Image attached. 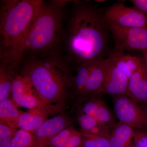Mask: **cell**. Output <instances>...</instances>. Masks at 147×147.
Here are the masks:
<instances>
[{
  "mask_svg": "<svg viewBox=\"0 0 147 147\" xmlns=\"http://www.w3.org/2000/svg\"><path fill=\"white\" fill-rule=\"evenodd\" d=\"M110 34L104 11L96 6L76 2L65 37V60L72 69L102 60L109 55Z\"/></svg>",
  "mask_w": 147,
  "mask_h": 147,
  "instance_id": "cell-1",
  "label": "cell"
},
{
  "mask_svg": "<svg viewBox=\"0 0 147 147\" xmlns=\"http://www.w3.org/2000/svg\"><path fill=\"white\" fill-rule=\"evenodd\" d=\"M43 2L39 0L2 2L0 17L1 60L15 70L24 56V43Z\"/></svg>",
  "mask_w": 147,
  "mask_h": 147,
  "instance_id": "cell-2",
  "label": "cell"
},
{
  "mask_svg": "<svg viewBox=\"0 0 147 147\" xmlns=\"http://www.w3.org/2000/svg\"><path fill=\"white\" fill-rule=\"evenodd\" d=\"M72 69L65 59L55 55L31 59L22 75L29 79L43 102L55 108L65 100L71 90Z\"/></svg>",
  "mask_w": 147,
  "mask_h": 147,
  "instance_id": "cell-3",
  "label": "cell"
},
{
  "mask_svg": "<svg viewBox=\"0 0 147 147\" xmlns=\"http://www.w3.org/2000/svg\"><path fill=\"white\" fill-rule=\"evenodd\" d=\"M64 2L51 5L42 3L24 43V55L32 54V58L57 55L56 50L62 38V13Z\"/></svg>",
  "mask_w": 147,
  "mask_h": 147,
  "instance_id": "cell-4",
  "label": "cell"
},
{
  "mask_svg": "<svg viewBox=\"0 0 147 147\" xmlns=\"http://www.w3.org/2000/svg\"><path fill=\"white\" fill-rule=\"evenodd\" d=\"M142 58L115 49L102 61L105 74L99 94L113 97L125 94L129 79L139 67Z\"/></svg>",
  "mask_w": 147,
  "mask_h": 147,
  "instance_id": "cell-5",
  "label": "cell"
},
{
  "mask_svg": "<svg viewBox=\"0 0 147 147\" xmlns=\"http://www.w3.org/2000/svg\"><path fill=\"white\" fill-rule=\"evenodd\" d=\"M108 25L115 49L127 53L147 51V27L123 28Z\"/></svg>",
  "mask_w": 147,
  "mask_h": 147,
  "instance_id": "cell-6",
  "label": "cell"
},
{
  "mask_svg": "<svg viewBox=\"0 0 147 147\" xmlns=\"http://www.w3.org/2000/svg\"><path fill=\"white\" fill-rule=\"evenodd\" d=\"M113 103L119 122L134 129H147V115L142 105L126 94L115 96Z\"/></svg>",
  "mask_w": 147,
  "mask_h": 147,
  "instance_id": "cell-7",
  "label": "cell"
},
{
  "mask_svg": "<svg viewBox=\"0 0 147 147\" xmlns=\"http://www.w3.org/2000/svg\"><path fill=\"white\" fill-rule=\"evenodd\" d=\"M108 24L123 28L147 27V15L138 9L123 3H115L104 11Z\"/></svg>",
  "mask_w": 147,
  "mask_h": 147,
  "instance_id": "cell-8",
  "label": "cell"
},
{
  "mask_svg": "<svg viewBox=\"0 0 147 147\" xmlns=\"http://www.w3.org/2000/svg\"><path fill=\"white\" fill-rule=\"evenodd\" d=\"M11 95L16 105L30 110L40 109L48 113L55 108L41 100L29 79L22 75L16 74L12 83Z\"/></svg>",
  "mask_w": 147,
  "mask_h": 147,
  "instance_id": "cell-9",
  "label": "cell"
},
{
  "mask_svg": "<svg viewBox=\"0 0 147 147\" xmlns=\"http://www.w3.org/2000/svg\"><path fill=\"white\" fill-rule=\"evenodd\" d=\"M70 121L63 115L55 116L47 119L34 131L36 147H47V144L51 138L70 125Z\"/></svg>",
  "mask_w": 147,
  "mask_h": 147,
  "instance_id": "cell-10",
  "label": "cell"
},
{
  "mask_svg": "<svg viewBox=\"0 0 147 147\" xmlns=\"http://www.w3.org/2000/svg\"><path fill=\"white\" fill-rule=\"evenodd\" d=\"M125 94L142 105L147 102V71L144 59L129 79Z\"/></svg>",
  "mask_w": 147,
  "mask_h": 147,
  "instance_id": "cell-11",
  "label": "cell"
},
{
  "mask_svg": "<svg viewBox=\"0 0 147 147\" xmlns=\"http://www.w3.org/2000/svg\"><path fill=\"white\" fill-rule=\"evenodd\" d=\"M102 61L96 63L92 67L82 97L78 100V103L88 98L99 94L105 79Z\"/></svg>",
  "mask_w": 147,
  "mask_h": 147,
  "instance_id": "cell-12",
  "label": "cell"
},
{
  "mask_svg": "<svg viewBox=\"0 0 147 147\" xmlns=\"http://www.w3.org/2000/svg\"><path fill=\"white\" fill-rule=\"evenodd\" d=\"M135 129L125 124L117 123L109 135L110 147H134Z\"/></svg>",
  "mask_w": 147,
  "mask_h": 147,
  "instance_id": "cell-13",
  "label": "cell"
},
{
  "mask_svg": "<svg viewBox=\"0 0 147 147\" xmlns=\"http://www.w3.org/2000/svg\"><path fill=\"white\" fill-rule=\"evenodd\" d=\"M96 62H97L83 64L74 69L75 74L71 77V89L78 97V100L82 96L92 67Z\"/></svg>",
  "mask_w": 147,
  "mask_h": 147,
  "instance_id": "cell-14",
  "label": "cell"
},
{
  "mask_svg": "<svg viewBox=\"0 0 147 147\" xmlns=\"http://www.w3.org/2000/svg\"><path fill=\"white\" fill-rule=\"evenodd\" d=\"M13 101L9 99L0 101V123L17 130L18 120L20 114Z\"/></svg>",
  "mask_w": 147,
  "mask_h": 147,
  "instance_id": "cell-15",
  "label": "cell"
},
{
  "mask_svg": "<svg viewBox=\"0 0 147 147\" xmlns=\"http://www.w3.org/2000/svg\"><path fill=\"white\" fill-rule=\"evenodd\" d=\"M78 120L80 131L98 135H110L111 130L102 125L93 116L80 112Z\"/></svg>",
  "mask_w": 147,
  "mask_h": 147,
  "instance_id": "cell-16",
  "label": "cell"
},
{
  "mask_svg": "<svg viewBox=\"0 0 147 147\" xmlns=\"http://www.w3.org/2000/svg\"><path fill=\"white\" fill-rule=\"evenodd\" d=\"M7 65L1 63L0 67V101L8 99L16 74Z\"/></svg>",
  "mask_w": 147,
  "mask_h": 147,
  "instance_id": "cell-17",
  "label": "cell"
},
{
  "mask_svg": "<svg viewBox=\"0 0 147 147\" xmlns=\"http://www.w3.org/2000/svg\"><path fill=\"white\" fill-rule=\"evenodd\" d=\"M47 115L21 113L18 117V128L28 132H34L47 120Z\"/></svg>",
  "mask_w": 147,
  "mask_h": 147,
  "instance_id": "cell-18",
  "label": "cell"
},
{
  "mask_svg": "<svg viewBox=\"0 0 147 147\" xmlns=\"http://www.w3.org/2000/svg\"><path fill=\"white\" fill-rule=\"evenodd\" d=\"M95 117L102 125L111 130L117 123L112 112L101 97Z\"/></svg>",
  "mask_w": 147,
  "mask_h": 147,
  "instance_id": "cell-19",
  "label": "cell"
},
{
  "mask_svg": "<svg viewBox=\"0 0 147 147\" xmlns=\"http://www.w3.org/2000/svg\"><path fill=\"white\" fill-rule=\"evenodd\" d=\"M9 147H36L33 134L17 129L13 134Z\"/></svg>",
  "mask_w": 147,
  "mask_h": 147,
  "instance_id": "cell-20",
  "label": "cell"
},
{
  "mask_svg": "<svg viewBox=\"0 0 147 147\" xmlns=\"http://www.w3.org/2000/svg\"><path fill=\"white\" fill-rule=\"evenodd\" d=\"M80 132L83 138V147H110V135H98Z\"/></svg>",
  "mask_w": 147,
  "mask_h": 147,
  "instance_id": "cell-21",
  "label": "cell"
},
{
  "mask_svg": "<svg viewBox=\"0 0 147 147\" xmlns=\"http://www.w3.org/2000/svg\"><path fill=\"white\" fill-rule=\"evenodd\" d=\"M77 131L72 126L64 129L48 141L47 147H56L63 144Z\"/></svg>",
  "mask_w": 147,
  "mask_h": 147,
  "instance_id": "cell-22",
  "label": "cell"
},
{
  "mask_svg": "<svg viewBox=\"0 0 147 147\" xmlns=\"http://www.w3.org/2000/svg\"><path fill=\"white\" fill-rule=\"evenodd\" d=\"M16 130L0 123V147H9L11 139Z\"/></svg>",
  "mask_w": 147,
  "mask_h": 147,
  "instance_id": "cell-23",
  "label": "cell"
},
{
  "mask_svg": "<svg viewBox=\"0 0 147 147\" xmlns=\"http://www.w3.org/2000/svg\"><path fill=\"white\" fill-rule=\"evenodd\" d=\"M134 147H147V129H135Z\"/></svg>",
  "mask_w": 147,
  "mask_h": 147,
  "instance_id": "cell-24",
  "label": "cell"
},
{
  "mask_svg": "<svg viewBox=\"0 0 147 147\" xmlns=\"http://www.w3.org/2000/svg\"><path fill=\"white\" fill-rule=\"evenodd\" d=\"M56 147H83V138L81 132L77 130L65 143Z\"/></svg>",
  "mask_w": 147,
  "mask_h": 147,
  "instance_id": "cell-25",
  "label": "cell"
},
{
  "mask_svg": "<svg viewBox=\"0 0 147 147\" xmlns=\"http://www.w3.org/2000/svg\"><path fill=\"white\" fill-rule=\"evenodd\" d=\"M129 1L133 6L147 15V0H131Z\"/></svg>",
  "mask_w": 147,
  "mask_h": 147,
  "instance_id": "cell-26",
  "label": "cell"
},
{
  "mask_svg": "<svg viewBox=\"0 0 147 147\" xmlns=\"http://www.w3.org/2000/svg\"><path fill=\"white\" fill-rule=\"evenodd\" d=\"M142 52L143 55V58L146 64L147 71V51H142Z\"/></svg>",
  "mask_w": 147,
  "mask_h": 147,
  "instance_id": "cell-27",
  "label": "cell"
},
{
  "mask_svg": "<svg viewBox=\"0 0 147 147\" xmlns=\"http://www.w3.org/2000/svg\"><path fill=\"white\" fill-rule=\"evenodd\" d=\"M142 106L145 112H146L147 115V102H146L144 105H142Z\"/></svg>",
  "mask_w": 147,
  "mask_h": 147,
  "instance_id": "cell-28",
  "label": "cell"
}]
</instances>
